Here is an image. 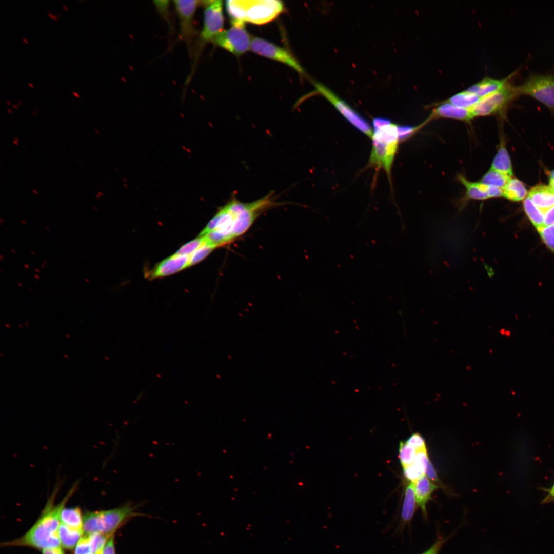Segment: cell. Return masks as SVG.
Masks as SVG:
<instances>
[{
	"mask_svg": "<svg viewBox=\"0 0 554 554\" xmlns=\"http://www.w3.org/2000/svg\"><path fill=\"white\" fill-rule=\"evenodd\" d=\"M77 485L74 484L62 501L55 505L54 498L60 488L58 485H56L39 519L24 536L11 542V544L30 546L43 549L61 547L58 535L61 512L75 492Z\"/></svg>",
	"mask_w": 554,
	"mask_h": 554,
	"instance_id": "1",
	"label": "cell"
},
{
	"mask_svg": "<svg viewBox=\"0 0 554 554\" xmlns=\"http://www.w3.org/2000/svg\"><path fill=\"white\" fill-rule=\"evenodd\" d=\"M373 132L369 166L383 169L390 179L391 169L398 148V125L390 120L377 117L372 121Z\"/></svg>",
	"mask_w": 554,
	"mask_h": 554,
	"instance_id": "2",
	"label": "cell"
},
{
	"mask_svg": "<svg viewBox=\"0 0 554 554\" xmlns=\"http://www.w3.org/2000/svg\"><path fill=\"white\" fill-rule=\"evenodd\" d=\"M226 10L231 21L264 24L275 18L284 10L282 2L277 0H229Z\"/></svg>",
	"mask_w": 554,
	"mask_h": 554,
	"instance_id": "3",
	"label": "cell"
},
{
	"mask_svg": "<svg viewBox=\"0 0 554 554\" xmlns=\"http://www.w3.org/2000/svg\"><path fill=\"white\" fill-rule=\"evenodd\" d=\"M205 7L203 29L200 36L194 45L192 55H193V64L190 75H192L195 67L199 58L200 53L204 45L212 42L213 38L223 29L224 15L223 3L220 0L201 1Z\"/></svg>",
	"mask_w": 554,
	"mask_h": 554,
	"instance_id": "4",
	"label": "cell"
},
{
	"mask_svg": "<svg viewBox=\"0 0 554 554\" xmlns=\"http://www.w3.org/2000/svg\"><path fill=\"white\" fill-rule=\"evenodd\" d=\"M516 89L519 96H531L554 113V74H530Z\"/></svg>",
	"mask_w": 554,
	"mask_h": 554,
	"instance_id": "5",
	"label": "cell"
},
{
	"mask_svg": "<svg viewBox=\"0 0 554 554\" xmlns=\"http://www.w3.org/2000/svg\"><path fill=\"white\" fill-rule=\"evenodd\" d=\"M519 96L510 81L500 90L481 98L470 110L474 117L501 114Z\"/></svg>",
	"mask_w": 554,
	"mask_h": 554,
	"instance_id": "6",
	"label": "cell"
},
{
	"mask_svg": "<svg viewBox=\"0 0 554 554\" xmlns=\"http://www.w3.org/2000/svg\"><path fill=\"white\" fill-rule=\"evenodd\" d=\"M231 22V27L220 32L212 42L234 55L240 56L250 49L252 38L245 29L244 23Z\"/></svg>",
	"mask_w": 554,
	"mask_h": 554,
	"instance_id": "7",
	"label": "cell"
},
{
	"mask_svg": "<svg viewBox=\"0 0 554 554\" xmlns=\"http://www.w3.org/2000/svg\"><path fill=\"white\" fill-rule=\"evenodd\" d=\"M314 86L315 90L329 102L349 123L371 138L373 135L371 126L363 117L324 85L315 82Z\"/></svg>",
	"mask_w": 554,
	"mask_h": 554,
	"instance_id": "8",
	"label": "cell"
},
{
	"mask_svg": "<svg viewBox=\"0 0 554 554\" xmlns=\"http://www.w3.org/2000/svg\"><path fill=\"white\" fill-rule=\"evenodd\" d=\"M250 50L259 55L284 64L301 74H305L303 68L292 54L265 39L252 37Z\"/></svg>",
	"mask_w": 554,
	"mask_h": 554,
	"instance_id": "9",
	"label": "cell"
},
{
	"mask_svg": "<svg viewBox=\"0 0 554 554\" xmlns=\"http://www.w3.org/2000/svg\"><path fill=\"white\" fill-rule=\"evenodd\" d=\"M173 2L179 18L180 37L186 44L189 54L191 55L193 42L196 34L193 18L200 1L175 0Z\"/></svg>",
	"mask_w": 554,
	"mask_h": 554,
	"instance_id": "10",
	"label": "cell"
},
{
	"mask_svg": "<svg viewBox=\"0 0 554 554\" xmlns=\"http://www.w3.org/2000/svg\"><path fill=\"white\" fill-rule=\"evenodd\" d=\"M135 506L127 503L113 509L97 511L99 532L110 536L127 519L135 514Z\"/></svg>",
	"mask_w": 554,
	"mask_h": 554,
	"instance_id": "11",
	"label": "cell"
},
{
	"mask_svg": "<svg viewBox=\"0 0 554 554\" xmlns=\"http://www.w3.org/2000/svg\"><path fill=\"white\" fill-rule=\"evenodd\" d=\"M189 257L172 255L163 260L146 274L148 279H155L174 274L188 267Z\"/></svg>",
	"mask_w": 554,
	"mask_h": 554,
	"instance_id": "12",
	"label": "cell"
},
{
	"mask_svg": "<svg viewBox=\"0 0 554 554\" xmlns=\"http://www.w3.org/2000/svg\"><path fill=\"white\" fill-rule=\"evenodd\" d=\"M436 104L438 106L434 108L427 121L447 118L468 122L474 117L470 109L458 107L445 101Z\"/></svg>",
	"mask_w": 554,
	"mask_h": 554,
	"instance_id": "13",
	"label": "cell"
},
{
	"mask_svg": "<svg viewBox=\"0 0 554 554\" xmlns=\"http://www.w3.org/2000/svg\"><path fill=\"white\" fill-rule=\"evenodd\" d=\"M516 70L507 77L502 79L485 77L471 86L466 90L476 94L480 98L490 95L503 88L518 73Z\"/></svg>",
	"mask_w": 554,
	"mask_h": 554,
	"instance_id": "14",
	"label": "cell"
},
{
	"mask_svg": "<svg viewBox=\"0 0 554 554\" xmlns=\"http://www.w3.org/2000/svg\"><path fill=\"white\" fill-rule=\"evenodd\" d=\"M438 487L425 474L420 478L414 483L417 504L421 508L423 516L425 519L427 518L426 505L431 500L432 493Z\"/></svg>",
	"mask_w": 554,
	"mask_h": 554,
	"instance_id": "15",
	"label": "cell"
},
{
	"mask_svg": "<svg viewBox=\"0 0 554 554\" xmlns=\"http://www.w3.org/2000/svg\"><path fill=\"white\" fill-rule=\"evenodd\" d=\"M528 197L544 213L554 206V191L548 186L539 185L532 187Z\"/></svg>",
	"mask_w": 554,
	"mask_h": 554,
	"instance_id": "16",
	"label": "cell"
},
{
	"mask_svg": "<svg viewBox=\"0 0 554 554\" xmlns=\"http://www.w3.org/2000/svg\"><path fill=\"white\" fill-rule=\"evenodd\" d=\"M417 504L414 483L410 482L407 486L404 493L400 524L401 529L410 525L416 512Z\"/></svg>",
	"mask_w": 554,
	"mask_h": 554,
	"instance_id": "17",
	"label": "cell"
},
{
	"mask_svg": "<svg viewBox=\"0 0 554 554\" xmlns=\"http://www.w3.org/2000/svg\"><path fill=\"white\" fill-rule=\"evenodd\" d=\"M83 529L69 527L61 523L58 529V535L62 545L65 548H73L82 538Z\"/></svg>",
	"mask_w": 554,
	"mask_h": 554,
	"instance_id": "18",
	"label": "cell"
},
{
	"mask_svg": "<svg viewBox=\"0 0 554 554\" xmlns=\"http://www.w3.org/2000/svg\"><path fill=\"white\" fill-rule=\"evenodd\" d=\"M490 169L506 174L512 175V168L510 159L507 150L504 145H501L492 162Z\"/></svg>",
	"mask_w": 554,
	"mask_h": 554,
	"instance_id": "19",
	"label": "cell"
},
{
	"mask_svg": "<svg viewBox=\"0 0 554 554\" xmlns=\"http://www.w3.org/2000/svg\"><path fill=\"white\" fill-rule=\"evenodd\" d=\"M527 194V190L524 184L516 179H511L503 188V196L513 201H519L524 199Z\"/></svg>",
	"mask_w": 554,
	"mask_h": 554,
	"instance_id": "20",
	"label": "cell"
},
{
	"mask_svg": "<svg viewBox=\"0 0 554 554\" xmlns=\"http://www.w3.org/2000/svg\"><path fill=\"white\" fill-rule=\"evenodd\" d=\"M60 520L62 524L75 529H83L82 513L78 507H64L60 514Z\"/></svg>",
	"mask_w": 554,
	"mask_h": 554,
	"instance_id": "21",
	"label": "cell"
},
{
	"mask_svg": "<svg viewBox=\"0 0 554 554\" xmlns=\"http://www.w3.org/2000/svg\"><path fill=\"white\" fill-rule=\"evenodd\" d=\"M481 98L467 90L458 93L444 101L457 107L471 109Z\"/></svg>",
	"mask_w": 554,
	"mask_h": 554,
	"instance_id": "22",
	"label": "cell"
},
{
	"mask_svg": "<svg viewBox=\"0 0 554 554\" xmlns=\"http://www.w3.org/2000/svg\"><path fill=\"white\" fill-rule=\"evenodd\" d=\"M524 210L533 225L537 228L544 226V213L528 196L523 202Z\"/></svg>",
	"mask_w": 554,
	"mask_h": 554,
	"instance_id": "23",
	"label": "cell"
},
{
	"mask_svg": "<svg viewBox=\"0 0 554 554\" xmlns=\"http://www.w3.org/2000/svg\"><path fill=\"white\" fill-rule=\"evenodd\" d=\"M458 179L466 189L467 198L477 200L489 199L487 194L480 188L478 182H470L461 175L458 176Z\"/></svg>",
	"mask_w": 554,
	"mask_h": 554,
	"instance_id": "24",
	"label": "cell"
},
{
	"mask_svg": "<svg viewBox=\"0 0 554 554\" xmlns=\"http://www.w3.org/2000/svg\"><path fill=\"white\" fill-rule=\"evenodd\" d=\"M511 178L509 176L490 169L483 176L479 182L486 185L494 186L503 189Z\"/></svg>",
	"mask_w": 554,
	"mask_h": 554,
	"instance_id": "25",
	"label": "cell"
},
{
	"mask_svg": "<svg viewBox=\"0 0 554 554\" xmlns=\"http://www.w3.org/2000/svg\"><path fill=\"white\" fill-rule=\"evenodd\" d=\"M399 458L400 463L404 468L414 462L417 452V450L406 442L401 441L399 444Z\"/></svg>",
	"mask_w": 554,
	"mask_h": 554,
	"instance_id": "26",
	"label": "cell"
},
{
	"mask_svg": "<svg viewBox=\"0 0 554 554\" xmlns=\"http://www.w3.org/2000/svg\"><path fill=\"white\" fill-rule=\"evenodd\" d=\"M426 466L422 463L414 461V462L403 468V473L405 478L410 482L415 483L422 476L425 474Z\"/></svg>",
	"mask_w": 554,
	"mask_h": 554,
	"instance_id": "27",
	"label": "cell"
},
{
	"mask_svg": "<svg viewBox=\"0 0 554 554\" xmlns=\"http://www.w3.org/2000/svg\"><path fill=\"white\" fill-rule=\"evenodd\" d=\"M216 247L206 242L189 256L188 267L197 264L206 258Z\"/></svg>",
	"mask_w": 554,
	"mask_h": 554,
	"instance_id": "28",
	"label": "cell"
},
{
	"mask_svg": "<svg viewBox=\"0 0 554 554\" xmlns=\"http://www.w3.org/2000/svg\"><path fill=\"white\" fill-rule=\"evenodd\" d=\"M205 243V241L204 238L203 236H199V238L192 240L183 245L173 255L176 256H188L191 253H193Z\"/></svg>",
	"mask_w": 554,
	"mask_h": 554,
	"instance_id": "29",
	"label": "cell"
},
{
	"mask_svg": "<svg viewBox=\"0 0 554 554\" xmlns=\"http://www.w3.org/2000/svg\"><path fill=\"white\" fill-rule=\"evenodd\" d=\"M88 536L92 554H100L106 545L109 536L100 532H94L88 535Z\"/></svg>",
	"mask_w": 554,
	"mask_h": 554,
	"instance_id": "30",
	"label": "cell"
},
{
	"mask_svg": "<svg viewBox=\"0 0 554 554\" xmlns=\"http://www.w3.org/2000/svg\"><path fill=\"white\" fill-rule=\"evenodd\" d=\"M543 241L554 253V225L537 228Z\"/></svg>",
	"mask_w": 554,
	"mask_h": 554,
	"instance_id": "31",
	"label": "cell"
},
{
	"mask_svg": "<svg viewBox=\"0 0 554 554\" xmlns=\"http://www.w3.org/2000/svg\"><path fill=\"white\" fill-rule=\"evenodd\" d=\"M154 5L161 16L170 26V4L169 1H154Z\"/></svg>",
	"mask_w": 554,
	"mask_h": 554,
	"instance_id": "32",
	"label": "cell"
},
{
	"mask_svg": "<svg viewBox=\"0 0 554 554\" xmlns=\"http://www.w3.org/2000/svg\"><path fill=\"white\" fill-rule=\"evenodd\" d=\"M74 554H92L88 535L80 539L75 547Z\"/></svg>",
	"mask_w": 554,
	"mask_h": 554,
	"instance_id": "33",
	"label": "cell"
},
{
	"mask_svg": "<svg viewBox=\"0 0 554 554\" xmlns=\"http://www.w3.org/2000/svg\"><path fill=\"white\" fill-rule=\"evenodd\" d=\"M407 443L414 447L417 451L427 450L425 440L418 433L412 434L406 441Z\"/></svg>",
	"mask_w": 554,
	"mask_h": 554,
	"instance_id": "34",
	"label": "cell"
},
{
	"mask_svg": "<svg viewBox=\"0 0 554 554\" xmlns=\"http://www.w3.org/2000/svg\"><path fill=\"white\" fill-rule=\"evenodd\" d=\"M480 188L487 194L489 198L503 196V189L491 185H488L478 182Z\"/></svg>",
	"mask_w": 554,
	"mask_h": 554,
	"instance_id": "35",
	"label": "cell"
},
{
	"mask_svg": "<svg viewBox=\"0 0 554 554\" xmlns=\"http://www.w3.org/2000/svg\"><path fill=\"white\" fill-rule=\"evenodd\" d=\"M448 539L447 537L444 538L439 536L433 544L421 554H439L441 549Z\"/></svg>",
	"mask_w": 554,
	"mask_h": 554,
	"instance_id": "36",
	"label": "cell"
},
{
	"mask_svg": "<svg viewBox=\"0 0 554 554\" xmlns=\"http://www.w3.org/2000/svg\"><path fill=\"white\" fill-rule=\"evenodd\" d=\"M417 127L407 126H399L398 125V131L399 141L406 138L413 133Z\"/></svg>",
	"mask_w": 554,
	"mask_h": 554,
	"instance_id": "37",
	"label": "cell"
},
{
	"mask_svg": "<svg viewBox=\"0 0 554 554\" xmlns=\"http://www.w3.org/2000/svg\"><path fill=\"white\" fill-rule=\"evenodd\" d=\"M425 475L429 479L431 480L433 482H439V478L436 470L429 460L428 461L426 464Z\"/></svg>",
	"mask_w": 554,
	"mask_h": 554,
	"instance_id": "38",
	"label": "cell"
},
{
	"mask_svg": "<svg viewBox=\"0 0 554 554\" xmlns=\"http://www.w3.org/2000/svg\"><path fill=\"white\" fill-rule=\"evenodd\" d=\"M100 554H115L113 536H111Z\"/></svg>",
	"mask_w": 554,
	"mask_h": 554,
	"instance_id": "39",
	"label": "cell"
},
{
	"mask_svg": "<svg viewBox=\"0 0 554 554\" xmlns=\"http://www.w3.org/2000/svg\"><path fill=\"white\" fill-rule=\"evenodd\" d=\"M544 226L554 225V206L544 212Z\"/></svg>",
	"mask_w": 554,
	"mask_h": 554,
	"instance_id": "40",
	"label": "cell"
},
{
	"mask_svg": "<svg viewBox=\"0 0 554 554\" xmlns=\"http://www.w3.org/2000/svg\"><path fill=\"white\" fill-rule=\"evenodd\" d=\"M554 501V484L548 490L547 494L543 500V503H547Z\"/></svg>",
	"mask_w": 554,
	"mask_h": 554,
	"instance_id": "41",
	"label": "cell"
},
{
	"mask_svg": "<svg viewBox=\"0 0 554 554\" xmlns=\"http://www.w3.org/2000/svg\"><path fill=\"white\" fill-rule=\"evenodd\" d=\"M43 554H64L61 547L43 549Z\"/></svg>",
	"mask_w": 554,
	"mask_h": 554,
	"instance_id": "42",
	"label": "cell"
},
{
	"mask_svg": "<svg viewBox=\"0 0 554 554\" xmlns=\"http://www.w3.org/2000/svg\"><path fill=\"white\" fill-rule=\"evenodd\" d=\"M549 187L554 191V170L551 172L549 175Z\"/></svg>",
	"mask_w": 554,
	"mask_h": 554,
	"instance_id": "43",
	"label": "cell"
},
{
	"mask_svg": "<svg viewBox=\"0 0 554 554\" xmlns=\"http://www.w3.org/2000/svg\"><path fill=\"white\" fill-rule=\"evenodd\" d=\"M47 14L51 18L55 21H57L58 17H60L61 15V13L54 15L52 14L51 12H47Z\"/></svg>",
	"mask_w": 554,
	"mask_h": 554,
	"instance_id": "44",
	"label": "cell"
},
{
	"mask_svg": "<svg viewBox=\"0 0 554 554\" xmlns=\"http://www.w3.org/2000/svg\"><path fill=\"white\" fill-rule=\"evenodd\" d=\"M72 93L76 97L80 98V95L78 93L74 91H72Z\"/></svg>",
	"mask_w": 554,
	"mask_h": 554,
	"instance_id": "45",
	"label": "cell"
},
{
	"mask_svg": "<svg viewBox=\"0 0 554 554\" xmlns=\"http://www.w3.org/2000/svg\"><path fill=\"white\" fill-rule=\"evenodd\" d=\"M22 39H23V42H24V43H26V44H28V39H27V38H22Z\"/></svg>",
	"mask_w": 554,
	"mask_h": 554,
	"instance_id": "46",
	"label": "cell"
},
{
	"mask_svg": "<svg viewBox=\"0 0 554 554\" xmlns=\"http://www.w3.org/2000/svg\"><path fill=\"white\" fill-rule=\"evenodd\" d=\"M28 86H29L30 87H31V88H33V84H32V83H28Z\"/></svg>",
	"mask_w": 554,
	"mask_h": 554,
	"instance_id": "47",
	"label": "cell"
},
{
	"mask_svg": "<svg viewBox=\"0 0 554 554\" xmlns=\"http://www.w3.org/2000/svg\"><path fill=\"white\" fill-rule=\"evenodd\" d=\"M63 7L64 8V9H65L66 10H68L67 5H63Z\"/></svg>",
	"mask_w": 554,
	"mask_h": 554,
	"instance_id": "48",
	"label": "cell"
},
{
	"mask_svg": "<svg viewBox=\"0 0 554 554\" xmlns=\"http://www.w3.org/2000/svg\"><path fill=\"white\" fill-rule=\"evenodd\" d=\"M6 104H8V105H10V104H11V101H10V100H7V101H6Z\"/></svg>",
	"mask_w": 554,
	"mask_h": 554,
	"instance_id": "49",
	"label": "cell"
},
{
	"mask_svg": "<svg viewBox=\"0 0 554 554\" xmlns=\"http://www.w3.org/2000/svg\"><path fill=\"white\" fill-rule=\"evenodd\" d=\"M12 106L14 108L16 109L17 108V104H13Z\"/></svg>",
	"mask_w": 554,
	"mask_h": 554,
	"instance_id": "50",
	"label": "cell"
},
{
	"mask_svg": "<svg viewBox=\"0 0 554 554\" xmlns=\"http://www.w3.org/2000/svg\"><path fill=\"white\" fill-rule=\"evenodd\" d=\"M7 111H8L9 112L11 113H12V112L11 111V109H7Z\"/></svg>",
	"mask_w": 554,
	"mask_h": 554,
	"instance_id": "51",
	"label": "cell"
},
{
	"mask_svg": "<svg viewBox=\"0 0 554 554\" xmlns=\"http://www.w3.org/2000/svg\"><path fill=\"white\" fill-rule=\"evenodd\" d=\"M17 103H17L18 104H19V105L21 104V101H18Z\"/></svg>",
	"mask_w": 554,
	"mask_h": 554,
	"instance_id": "52",
	"label": "cell"
}]
</instances>
